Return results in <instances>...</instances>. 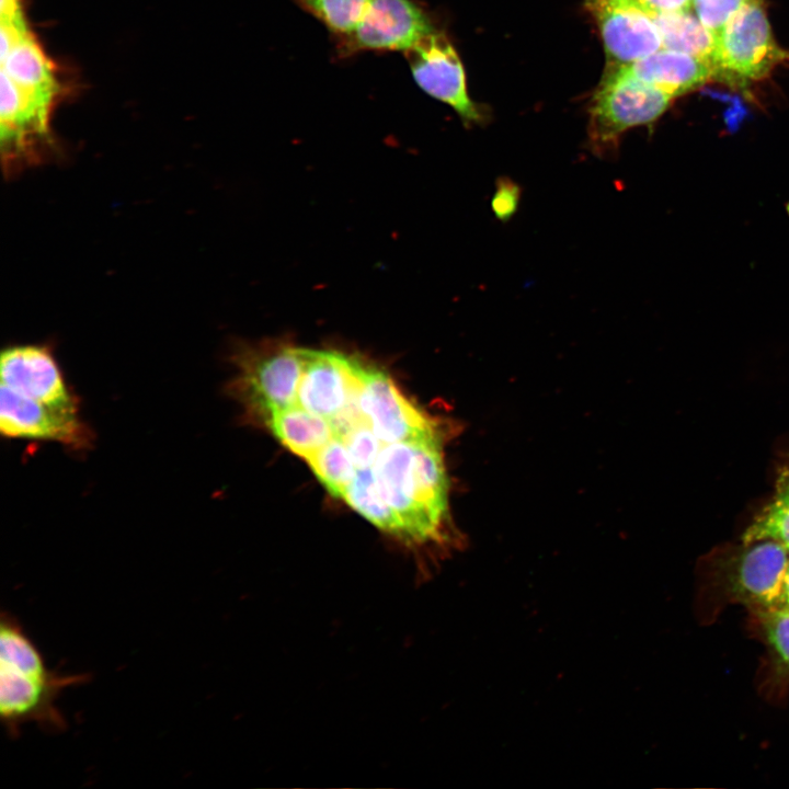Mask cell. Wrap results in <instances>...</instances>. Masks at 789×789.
<instances>
[{
  "instance_id": "obj_20",
  "label": "cell",
  "mask_w": 789,
  "mask_h": 789,
  "mask_svg": "<svg viewBox=\"0 0 789 789\" xmlns=\"http://www.w3.org/2000/svg\"><path fill=\"white\" fill-rule=\"evenodd\" d=\"M319 20L332 34L342 38L354 31L370 0H295Z\"/></svg>"
},
{
  "instance_id": "obj_23",
  "label": "cell",
  "mask_w": 789,
  "mask_h": 789,
  "mask_svg": "<svg viewBox=\"0 0 789 789\" xmlns=\"http://www.w3.org/2000/svg\"><path fill=\"white\" fill-rule=\"evenodd\" d=\"M522 195L521 186L508 176H499L495 192L491 199V208L501 222H507L516 213Z\"/></svg>"
},
{
  "instance_id": "obj_21",
  "label": "cell",
  "mask_w": 789,
  "mask_h": 789,
  "mask_svg": "<svg viewBox=\"0 0 789 789\" xmlns=\"http://www.w3.org/2000/svg\"><path fill=\"white\" fill-rule=\"evenodd\" d=\"M748 1L750 0H693L691 9L701 24L711 32L716 38L729 20Z\"/></svg>"
},
{
  "instance_id": "obj_13",
  "label": "cell",
  "mask_w": 789,
  "mask_h": 789,
  "mask_svg": "<svg viewBox=\"0 0 789 789\" xmlns=\"http://www.w3.org/2000/svg\"><path fill=\"white\" fill-rule=\"evenodd\" d=\"M604 46L614 64H631L662 48L653 18L638 0H592Z\"/></svg>"
},
{
  "instance_id": "obj_12",
  "label": "cell",
  "mask_w": 789,
  "mask_h": 789,
  "mask_svg": "<svg viewBox=\"0 0 789 789\" xmlns=\"http://www.w3.org/2000/svg\"><path fill=\"white\" fill-rule=\"evenodd\" d=\"M1 386L52 407L79 410L53 351L41 344L13 345L2 351Z\"/></svg>"
},
{
  "instance_id": "obj_6",
  "label": "cell",
  "mask_w": 789,
  "mask_h": 789,
  "mask_svg": "<svg viewBox=\"0 0 789 789\" xmlns=\"http://www.w3.org/2000/svg\"><path fill=\"white\" fill-rule=\"evenodd\" d=\"M785 60L789 52L777 45L762 0H750L716 37L712 62L719 79L761 80Z\"/></svg>"
},
{
  "instance_id": "obj_15",
  "label": "cell",
  "mask_w": 789,
  "mask_h": 789,
  "mask_svg": "<svg viewBox=\"0 0 789 789\" xmlns=\"http://www.w3.org/2000/svg\"><path fill=\"white\" fill-rule=\"evenodd\" d=\"M616 65L627 75L676 98L718 78L712 62L665 48L631 64Z\"/></svg>"
},
{
  "instance_id": "obj_18",
  "label": "cell",
  "mask_w": 789,
  "mask_h": 789,
  "mask_svg": "<svg viewBox=\"0 0 789 789\" xmlns=\"http://www.w3.org/2000/svg\"><path fill=\"white\" fill-rule=\"evenodd\" d=\"M771 539L789 550V464L777 474L775 493L743 534V544Z\"/></svg>"
},
{
  "instance_id": "obj_5",
  "label": "cell",
  "mask_w": 789,
  "mask_h": 789,
  "mask_svg": "<svg viewBox=\"0 0 789 789\" xmlns=\"http://www.w3.org/2000/svg\"><path fill=\"white\" fill-rule=\"evenodd\" d=\"M233 361L239 374L231 389L248 411L264 419L294 405L302 369L300 347L245 345Z\"/></svg>"
},
{
  "instance_id": "obj_24",
  "label": "cell",
  "mask_w": 789,
  "mask_h": 789,
  "mask_svg": "<svg viewBox=\"0 0 789 789\" xmlns=\"http://www.w3.org/2000/svg\"><path fill=\"white\" fill-rule=\"evenodd\" d=\"M642 8L650 14L691 11L693 0H638Z\"/></svg>"
},
{
  "instance_id": "obj_3",
  "label": "cell",
  "mask_w": 789,
  "mask_h": 789,
  "mask_svg": "<svg viewBox=\"0 0 789 789\" xmlns=\"http://www.w3.org/2000/svg\"><path fill=\"white\" fill-rule=\"evenodd\" d=\"M88 674H60L47 667L35 643L19 620L1 613L0 621V716L10 736L30 722L50 732L67 728L56 706L61 691L88 682Z\"/></svg>"
},
{
  "instance_id": "obj_22",
  "label": "cell",
  "mask_w": 789,
  "mask_h": 789,
  "mask_svg": "<svg viewBox=\"0 0 789 789\" xmlns=\"http://www.w3.org/2000/svg\"><path fill=\"white\" fill-rule=\"evenodd\" d=\"M765 614L766 636L778 656L789 667V609L771 607Z\"/></svg>"
},
{
  "instance_id": "obj_9",
  "label": "cell",
  "mask_w": 789,
  "mask_h": 789,
  "mask_svg": "<svg viewBox=\"0 0 789 789\" xmlns=\"http://www.w3.org/2000/svg\"><path fill=\"white\" fill-rule=\"evenodd\" d=\"M433 31L431 20L413 0H370L354 31L340 38L339 53H405Z\"/></svg>"
},
{
  "instance_id": "obj_17",
  "label": "cell",
  "mask_w": 789,
  "mask_h": 789,
  "mask_svg": "<svg viewBox=\"0 0 789 789\" xmlns=\"http://www.w3.org/2000/svg\"><path fill=\"white\" fill-rule=\"evenodd\" d=\"M651 16L660 31L662 48L712 62L716 38L701 24L693 10L655 13Z\"/></svg>"
},
{
  "instance_id": "obj_14",
  "label": "cell",
  "mask_w": 789,
  "mask_h": 789,
  "mask_svg": "<svg viewBox=\"0 0 789 789\" xmlns=\"http://www.w3.org/2000/svg\"><path fill=\"white\" fill-rule=\"evenodd\" d=\"M788 562L789 550L775 540L744 544L733 567L732 590L747 603L776 607Z\"/></svg>"
},
{
  "instance_id": "obj_10",
  "label": "cell",
  "mask_w": 789,
  "mask_h": 789,
  "mask_svg": "<svg viewBox=\"0 0 789 789\" xmlns=\"http://www.w3.org/2000/svg\"><path fill=\"white\" fill-rule=\"evenodd\" d=\"M0 431L9 438L59 443L75 450L87 449L93 434L79 410L41 403L1 386Z\"/></svg>"
},
{
  "instance_id": "obj_11",
  "label": "cell",
  "mask_w": 789,
  "mask_h": 789,
  "mask_svg": "<svg viewBox=\"0 0 789 789\" xmlns=\"http://www.w3.org/2000/svg\"><path fill=\"white\" fill-rule=\"evenodd\" d=\"M302 359L297 405L329 419L347 403L365 365L357 358L336 351L300 347Z\"/></svg>"
},
{
  "instance_id": "obj_4",
  "label": "cell",
  "mask_w": 789,
  "mask_h": 789,
  "mask_svg": "<svg viewBox=\"0 0 789 789\" xmlns=\"http://www.w3.org/2000/svg\"><path fill=\"white\" fill-rule=\"evenodd\" d=\"M675 98L609 62L588 110L587 134L594 153L604 156L616 150L625 132L654 123Z\"/></svg>"
},
{
  "instance_id": "obj_1",
  "label": "cell",
  "mask_w": 789,
  "mask_h": 789,
  "mask_svg": "<svg viewBox=\"0 0 789 789\" xmlns=\"http://www.w3.org/2000/svg\"><path fill=\"white\" fill-rule=\"evenodd\" d=\"M446 438L386 443L371 467L377 492L399 522V541L427 557L433 571L464 544L449 516Z\"/></svg>"
},
{
  "instance_id": "obj_2",
  "label": "cell",
  "mask_w": 789,
  "mask_h": 789,
  "mask_svg": "<svg viewBox=\"0 0 789 789\" xmlns=\"http://www.w3.org/2000/svg\"><path fill=\"white\" fill-rule=\"evenodd\" d=\"M60 83L53 61L31 31L21 0H1V111L8 132L49 133Z\"/></svg>"
},
{
  "instance_id": "obj_16",
  "label": "cell",
  "mask_w": 789,
  "mask_h": 789,
  "mask_svg": "<svg viewBox=\"0 0 789 789\" xmlns=\"http://www.w3.org/2000/svg\"><path fill=\"white\" fill-rule=\"evenodd\" d=\"M263 420L282 445L305 460L332 437L330 424L323 416L297 405L272 412Z\"/></svg>"
},
{
  "instance_id": "obj_25",
  "label": "cell",
  "mask_w": 789,
  "mask_h": 789,
  "mask_svg": "<svg viewBox=\"0 0 789 789\" xmlns=\"http://www.w3.org/2000/svg\"><path fill=\"white\" fill-rule=\"evenodd\" d=\"M777 606L789 609V562L787 564V569L785 572L781 592H780V596H779Z\"/></svg>"
},
{
  "instance_id": "obj_19",
  "label": "cell",
  "mask_w": 789,
  "mask_h": 789,
  "mask_svg": "<svg viewBox=\"0 0 789 789\" xmlns=\"http://www.w3.org/2000/svg\"><path fill=\"white\" fill-rule=\"evenodd\" d=\"M317 479L334 498L342 499L355 477V467L342 441L331 437L324 447L306 460Z\"/></svg>"
},
{
  "instance_id": "obj_8",
  "label": "cell",
  "mask_w": 789,
  "mask_h": 789,
  "mask_svg": "<svg viewBox=\"0 0 789 789\" xmlns=\"http://www.w3.org/2000/svg\"><path fill=\"white\" fill-rule=\"evenodd\" d=\"M404 55L423 91L453 107L465 124L483 122V113L468 94L461 60L443 33L434 30Z\"/></svg>"
},
{
  "instance_id": "obj_7",
  "label": "cell",
  "mask_w": 789,
  "mask_h": 789,
  "mask_svg": "<svg viewBox=\"0 0 789 789\" xmlns=\"http://www.w3.org/2000/svg\"><path fill=\"white\" fill-rule=\"evenodd\" d=\"M358 403L376 436L385 443L447 436L443 421L409 401L382 370L366 368Z\"/></svg>"
}]
</instances>
